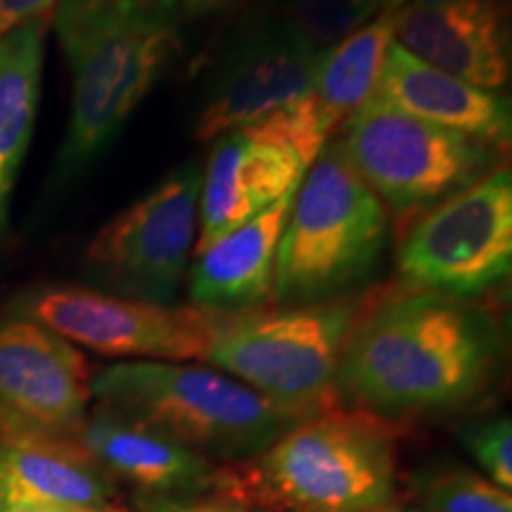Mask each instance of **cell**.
I'll list each match as a JSON object with an SVG mask.
<instances>
[{
  "label": "cell",
  "instance_id": "cell-1",
  "mask_svg": "<svg viewBox=\"0 0 512 512\" xmlns=\"http://www.w3.org/2000/svg\"><path fill=\"white\" fill-rule=\"evenodd\" d=\"M505 335L472 299L387 285L351 332L335 377L337 401L377 418L446 415L482 399L501 375Z\"/></svg>",
  "mask_w": 512,
  "mask_h": 512
},
{
  "label": "cell",
  "instance_id": "cell-2",
  "mask_svg": "<svg viewBox=\"0 0 512 512\" xmlns=\"http://www.w3.org/2000/svg\"><path fill=\"white\" fill-rule=\"evenodd\" d=\"M403 425L335 406L264 451L216 465L209 496L261 512H366L401 501Z\"/></svg>",
  "mask_w": 512,
  "mask_h": 512
},
{
  "label": "cell",
  "instance_id": "cell-3",
  "mask_svg": "<svg viewBox=\"0 0 512 512\" xmlns=\"http://www.w3.org/2000/svg\"><path fill=\"white\" fill-rule=\"evenodd\" d=\"M53 22L72 79L55 174L69 183L110 150L183 50L181 22L155 0H60Z\"/></svg>",
  "mask_w": 512,
  "mask_h": 512
},
{
  "label": "cell",
  "instance_id": "cell-4",
  "mask_svg": "<svg viewBox=\"0 0 512 512\" xmlns=\"http://www.w3.org/2000/svg\"><path fill=\"white\" fill-rule=\"evenodd\" d=\"M98 406L176 439L211 463L247 460L311 418L268 399L223 370L124 361L91 375Z\"/></svg>",
  "mask_w": 512,
  "mask_h": 512
},
{
  "label": "cell",
  "instance_id": "cell-5",
  "mask_svg": "<svg viewBox=\"0 0 512 512\" xmlns=\"http://www.w3.org/2000/svg\"><path fill=\"white\" fill-rule=\"evenodd\" d=\"M389 245V211L337 140L294 192L275 256L273 306L328 302L368 287Z\"/></svg>",
  "mask_w": 512,
  "mask_h": 512
},
{
  "label": "cell",
  "instance_id": "cell-6",
  "mask_svg": "<svg viewBox=\"0 0 512 512\" xmlns=\"http://www.w3.org/2000/svg\"><path fill=\"white\" fill-rule=\"evenodd\" d=\"M387 290L363 287L328 302L230 313L204 361L304 415L342 406L335 377L351 332Z\"/></svg>",
  "mask_w": 512,
  "mask_h": 512
},
{
  "label": "cell",
  "instance_id": "cell-7",
  "mask_svg": "<svg viewBox=\"0 0 512 512\" xmlns=\"http://www.w3.org/2000/svg\"><path fill=\"white\" fill-rule=\"evenodd\" d=\"M337 143L396 219L415 221L503 166V152L396 110L375 95L344 121Z\"/></svg>",
  "mask_w": 512,
  "mask_h": 512
},
{
  "label": "cell",
  "instance_id": "cell-8",
  "mask_svg": "<svg viewBox=\"0 0 512 512\" xmlns=\"http://www.w3.org/2000/svg\"><path fill=\"white\" fill-rule=\"evenodd\" d=\"M328 138L309 95L216 138L202 166L195 252L297 192Z\"/></svg>",
  "mask_w": 512,
  "mask_h": 512
},
{
  "label": "cell",
  "instance_id": "cell-9",
  "mask_svg": "<svg viewBox=\"0 0 512 512\" xmlns=\"http://www.w3.org/2000/svg\"><path fill=\"white\" fill-rule=\"evenodd\" d=\"M12 316L102 356L183 363L207 358L230 313L140 302L79 285H38L12 302Z\"/></svg>",
  "mask_w": 512,
  "mask_h": 512
},
{
  "label": "cell",
  "instance_id": "cell-10",
  "mask_svg": "<svg viewBox=\"0 0 512 512\" xmlns=\"http://www.w3.org/2000/svg\"><path fill=\"white\" fill-rule=\"evenodd\" d=\"M396 264L403 285L472 299L508 280L512 268V174L498 166L403 235Z\"/></svg>",
  "mask_w": 512,
  "mask_h": 512
},
{
  "label": "cell",
  "instance_id": "cell-11",
  "mask_svg": "<svg viewBox=\"0 0 512 512\" xmlns=\"http://www.w3.org/2000/svg\"><path fill=\"white\" fill-rule=\"evenodd\" d=\"M200 190L202 164L190 159L107 221L83 252L93 278L119 297L169 304L181 290L195 252Z\"/></svg>",
  "mask_w": 512,
  "mask_h": 512
},
{
  "label": "cell",
  "instance_id": "cell-12",
  "mask_svg": "<svg viewBox=\"0 0 512 512\" xmlns=\"http://www.w3.org/2000/svg\"><path fill=\"white\" fill-rule=\"evenodd\" d=\"M320 57L280 12H249L204 81L195 138L216 140L306 98Z\"/></svg>",
  "mask_w": 512,
  "mask_h": 512
},
{
  "label": "cell",
  "instance_id": "cell-13",
  "mask_svg": "<svg viewBox=\"0 0 512 512\" xmlns=\"http://www.w3.org/2000/svg\"><path fill=\"white\" fill-rule=\"evenodd\" d=\"M91 399V370L72 342L34 320H0V432L74 439Z\"/></svg>",
  "mask_w": 512,
  "mask_h": 512
},
{
  "label": "cell",
  "instance_id": "cell-14",
  "mask_svg": "<svg viewBox=\"0 0 512 512\" xmlns=\"http://www.w3.org/2000/svg\"><path fill=\"white\" fill-rule=\"evenodd\" d=\"M394 43L470 86L501 93L512 72L508 0H408L392 15Z\"/></svg>",
  "mask_w": 512,
  "mask_h": 512
},
{
  "label": "cell",
  "instance_id": "cell-15",
  "mask_svg": "<svg viewBox=\"0 0 512 512\" xmlns=\"http://www.w3.org/2000/svg\"><path fill=\"white\" fill-rule=\"evenodd\" d=\"M133 512L121 486L74 439L0 432V512Z\"/></svg>",
  "mask_w": 512,
  "mask_h": 512
},
{
  "label": "cell",
  "instance_id": "cell-16",
  "mask_svg": "<svg viewBox=\"0 0 512 512\" xmlns=\"http://www.w3.org/2000/svg\"><path fill=\"white\" fill-rule=\"evenodd\" d=\"M119 486L143 501H195L209 496L216 463L176 439L95 406L74 437Z\"/></svg>",
  "mask_w": 512,
  "mask_h": 512
},
{
  "label": "cell",
  "instance_id": "cell-17",
  "mask_svg": "<svg viewBox=\"0 0 512 512\" xmlns=\"http://www.w3.org/2000/svg\"><path fill=\"white\" fill-rule=\"evenodd\" d=\"M373 95L411 117L463 133L501 152L510 145L512 110L503 93L484 91L430 67L394 41L384 55Z\"/></svg>",
  "mask_w": 512,
  "mask_h": 512
},
{
  "label": "cell",
  "instance_id": "cell-18",
  "mask_svg": "<svg viewBox=\"0 0 512 512\" xmlns=\"http://www.w3.org/2000/svg\"><path fill=\"white\" fill-rule=\"evenodd\" d=\"M292 200L294 192L195 252L188 271L192 306L238 313L271 302L275 256Z\"/></svg>",
  "mask_w": 512,
  "mask_h": 512
},
{
  "label": "cell",
  "instance_id": "cell-19",
  "mask_svg": "<svg viewBox=\"0 0 512 512\" xmlns=\"http://www.w3.org/2000/svg\"><path fill=\"white\" fill-rule=\"evenodd\" d=\"M48 24L50 15L36 17L0 36V233L34 133Z\"/></svg>",
  "mask_w": 512,
  "mask_h": 512
},
{
  "label": "cell",
  "instance_id": "cell-20",
  "mask_svg": "<svg viewBox=\"0 0 512 512\" xmlns=\"http://www.w3.org/2000/svg\"><path fill=\"white\" fill-rule=\"evenodd\" d=\"M392 29V15H377L320 57L309 100L330 133L375 93L384 55L394 41Z\"/></svg>",
  "mask_w": 512,
  "mask_h": 512
},
{
  "label": "cell",
  "instance_id": "cell-21",
  "mask_svg": "<svg viewBox=\"0 0 512 512\" xmlns=\"http://www.w3.org/2000/svg\"><path fill=\"white\" fill-rule=\"evenodd\" d=\"M413 496L425 512H512L510 491L470 470L420 477Z\"/></svg>",
  "mask_w": 512,
  "mask_h": 512
},
{
  "label": "cell",
  "instance_id": "cell-22",
  "mask_svg": "<svg viewBox=\"0 0 512 512\" xmlns=\"http://www.w3.org/2000/svg\"><path fill=\"white\" fill-rule=\"evenodd\" d=\"M283 8L280 15L320 53L380 15L377 0H283Z\"/></svg>",
  "mask_w": 512,
  "mask_h": 512
},
{
  "label": "cell",
  "instance_id": "cell-23",
  "mask_svg": "<svg viewBox=\"0 0 512 512\" xmlns=\"http://www.w3.org/2000/svg\"><path fill=\"white\" fill-rule=\"evenodd\" d=\"M463 444L501 489H512V422L508 415L475 422L463 430Z\"/></svg>",
  "mask_w": 512,
  "mask_h": 512
},
{
  "label": "cell",
  "instance_id": "cell-24",
  "mask_svg": "<svg viewBox=\"0 0 512 512\" xmlns=\"http://www.w3.org/2000/svg\"><path fill=\"white\" fill-rule=\"evenodd\" d=\"M133 512H261L247 505L223 501V498L204 496L195 501H140Z\"/></svg>",
  "mask_w": 512,
  "mask_h": 512
},
{
  "label": "cell",
  "instance_id": "cell-25",
  "mask_svg": "<svg viewBox=\"0 0 512 512\" xmlns=\"http://www.w3.org/2000/svg\"><path fill=\"white\" fill-rule=\"evenodd\" d=\"M60 0H0V36H5L19 24L36 17H46Z\"/></svg>",
  "mask_w": 512,
  "mask_h": 512
},
{
  "label": "cell",
  "instance_id": "cell-26",
  "mask_svg": "<svg viewBox=\"0 0 512 512\" xmlns=\"http://www.w3.org/2000/svg\"><path fill=\"white\" fill-rule=\"evenodd\" d=\"M155 3L162 5L178 22H183V19H202L209 15H219V12L242 8L249 0H155Z\"/></svg>",
  "mask_w": 512,
  "mask_h": 512
},
{
  "label": "cell",
  "instance_id": "cell-27",
  "mask_svg": "<svg viewBox=\"0 0 512 512\" xmlns=\"http://www.w3.org/2000/svg\"><path fill=\"white\" fill-rule=\"evenodd\" d=\"M366 512H425V510L415 508V505H406L403 501H394V503L380 505V508H373V510H366Z\"/></svg>",
  "mask_w": 512,
  "mask_h": 512
},
{
  "label": "cell",
  "instance_id": "cell-28",
  "mask_svg": "<svg viewBox=\"0 0 512 512\" xmlns=\"http://www.w3.org/2000/svg\"><path fill=\"white\" fill-rule=\"evenodd\" d=\"M406 3L408 0H377V8H380V15H394Z\"/></svg>",
  "mask_w": 512,
  "mask_h": 512
}]
</instances>
